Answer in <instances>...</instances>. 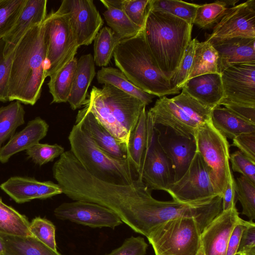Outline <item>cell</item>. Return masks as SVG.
I'll return each instance as SVG.
<instances>
[{
	"label": "cell",
	"mask_w": 255,
	"mask_h": 255,
	"mask_svg": "<svg viewBox=\"0 0 255 255\" xmlns=\"http://www.w3.org/2000/svg\"><path fill=\"white\" fill-rule=\"evenodd\" d=\"M44 25L31 27L13 51L8 82L9 101L33 106L40 97L46 76Z\"/></svg>",
	"instance_id": "1"
},
{
	"label": "cell",
	"mask_w": 255,
	"mask_h": 255,
	"mask_svg": "<svg viewBox=\"0 0 255 255\" xmlns=\"http://www.w3.org/2000/svg\"><path fill=\"white\" fill-rule=\"evenodd\" d=\"M192 27L193 24L183 19L149 6L143 29L145 40L159 68L168 80L177 71L191 40Z\"/></svg>",
	"instance_id": "2"
},
{
	"label": "cell",
	"mask_w": 255,
	"mask_h": 255,
	"mask_svg": "<svg viewBox=\"0 0 255 255\" xmlns=\"http://www.w3.org/2000/svg\"><path fill=\"white\" fill-rule=\"evenodd\" d=\"M84 107L114 136L128 146L145 104L138 99L108 84L102 88L94 86Z\"/></svg>",
	"instance_id": "3"
},
{
	"label": "cell",
	"mask_w": 255,
	"mask_h": 255,
	"mask_svg": "<svg viewBox=\"0 0 255 255\" xmlns=\"http://www.w3.org/2000/svg\"><path fill=\"white\" fill-rule=\"evenodd\" d=\"M115 63L134 86L159 98L179 94L159 68L145 40L143 31L121 40L113 54Z\"/></svg>",
	"instance_id": "4"
},
{
	"label": "cell",
	"mask_w": 255,
	"mask_h": 255,
	"mask_svg": "<svg viewBox=\"0 0 255 255\" xmlns=\"http://www.w3.org/2000/svg\"><path fill=\"white\" fill-rule=\"evenodd\" d=\"M68 139L70 150L75 158L96 178L108 183L128 185L136 178L133 176V173L136 174L128 158L118 159L100 148L81 123L75 122Z\"/></svg>",
	"instance_id": "5"
},
{
	"label": "cell",
	"mask_w": 255,
	"mask_h": 255,
	"mask_svg": "<svg viewBox=\"0 0 255 255\" xmlns=\"http://www.w3.org/2000/svg\"><path fill=\"white\" fill-rule=\"evenodd\" d=\"M173 98L158 99L147 112L153 126L168 127L177 133L193 137L200 126L211 120L212 109L189 95L183 89Z\"/></svg>",
	"instance_id": "6"
},
{
	"label": "cell",
	"mask_w": 255,
	"mask_h": 255,
	"mask_svg": "<svg viewBox=\"0 0 255 255\" xmlns=\"http://www.w3.org/2000/svg\"><path fill=\"white\" fill-rule=\"evenodd\" d=\"M202 231L193 217H178L159 224L146 237L155 255H196Z\"/></svg>",
	"instance_id": "7"
},
{
	"label": "cell",
	"mask_w": 255,
	"mask_h": 255,
	"mask_svg": "<svg viewBox=\"0 0 255 255\" xmlns=\"http://www.w3.org/2000/svg\"><path fill=\"white\" fill-rule=\"evenodd\" d=\"M43 23L46 76L50 77L75 57L79 46L67 13L52 11Z\"/></svg>",
	"instance_id": "8"
},
{
	"label": "cell",
	"mask_w": 255,
	"mask_h": 255,
	"mask_svg": "<svg viewBox=\"0 0 255 255\" xmlns=\"http://www.w3.org/2000/svg\"><path fill=\"white\" fill-rule=\"evenodd\" d=\"M172 200L194 203L222 195L211 168L197 150L184 175L173 182L166 191Z\"/></svg>",
	"instance_id": "9"
},
{
	"label": "cell",
	"mask_w": 255,
	"mask_h": 255,
	"mask_svg": "<svg viewBox=\"0 0 255 255\" xmlns=\"http://www.w3.org/2000/svg\"><path fill=\"white\" fill-rule=\"evenodd\" d=\"M194 137L197 150L212 169L222 195L234 176L230 166V145L227 138L215 128L211 120L198 128Z\"/></svg>",
	"instance_id": "10"
},
{
	"label": "cell",
	"mask_w": 255,
	"mask_h": 255,
	"mask_svg": "<svg viewBox=\"0 0 255 255\" xmlns=\"http://www.w3.org/2000/svg\"><path fill=\"white\" fill-rule=\"evenodd\" d=\"M147 142L137 177L151 190L166 192L174 182L171 162L161 149L150 119L147 116Z\"/></svg>",
	"instance_id": "11"
},
{
	"label": "cell",
	"mask_w": 255,
	"mask_h": 255,
	"mask_svg": "<svg viewBox=\"0 0 255 255\" xmlns=\"http://www.w3.org/2000/svg\"><path fill=\"white\" fill-rule=\"evenodd\" d=\"M221 76L224 97L219 106L255 108V63L234 65Z\"/></svg>",
	"instance_id": "12"
},
{
	"label": "cell",
	"mask_w": 255,
	"mask_h": 255,
	"mask_svg": "<svg viewBox=\"0 0 255 255\" xmlns=\"http://www.w3.org/2000/svg\"><path fill=\"white\" fill-rule=\"evenodd\" d=\"M54 214L59 220L93 228L107 227L114 229L123 224L118 216L108 208L80 200L61 204L54 209Z\"/></svg>",
	"instance_id": "13"
},
{
	"label": "cell",
	"mask_w": 255,
	"mask_h": 255,
	"mask_svg": "<svg viewBox=\"0 0 255 255\" xmlns=\"http://www.w3.org/2000/svg\"><path fill=\"white\" fill-rule=\"evenodd\" d=\"M57 10L68 14L79 47L91 44L104 24L93 0H64Z\"/></svg>",
	"instance_id": "14"
},
{
	"label": "cell",
	"mask_w": 255,
	"mask_h": 255,
	"mask_svg": "<svg viewBox=\"0 0 255 255\" xmlns=\"http://www.w3.org/2000/svg\"><path fill=\"white\" fill-rule=\"evenodd\" d=\"M207 40L233 38H255V0H249L228 8L207 35Z\"/></svg>",
	"instance_id": "15"
},
{
	"label": "cell",
	"mask_w": 255,
	"mask_h": 255,
	"mask_svg": "<svg viewBox=\"0 0 255 255\" xmlns=\"http://www.w3.org/2000/svg\"><path fill=\"white\" fill-rule=\"evenodd\" d=\"M153 128L157 140L171 162L176 182L184 175L197 151L195 137L181 135L160 125Z\"/></svg>",
	"instance_id": "16"
},
{
	"label": "cell",
	"mask_w": 255,
	"mask_h": 255,
	"mask_svg": "<svg viewBox=\"0 0 255 255\" xmlns=\"http://www.w3.org/2000/svg\"><path fill=\"white\" fill-rule=\"evenodd\" d=\"M240 219L236 206L222 211L204 228L201 243L205 255H226L230 237Z\"/></svg>",
	"instance_id": "17"
},
{
	"label": "cell",
	"mask_w": 255,
	"mask_h": 255,
	"mask_svg": "<svg viewBox=\"0 0 255 255\" xmlns=\"http://www.w3.org/2000/svg\"><path fill=\"white\" fill-rule=\"evenodd\" d=\"M46 0H27L14 25L3 38L4 54L11 55L25 33L32 27L42 24L47 16Z\"/></svg>",
	"instance_id": "18"
},
{
	"label": "cell",
	"mask_w": 255,
	"mask_h": 255,
	"mask_svg": "<svg viewBox=\"0 0 255 255\" xmlns=\"http://www.w3.org/2000/svg\"><path fill=\"white\" fill-rule=\"evenodd\" d=\"M218 54V72L235 64L255 63V38H233L209 41Z\"/></svg>",
	"instance_id": "19"
},
{
	"label": "cell",
	"mask_w": 255,
	"mask_h": 255,
	"mask_svg": "<svg viewBox=\"0 0 255 255\" xmlns=\"http://www.w3.org/2000/svg\"><path fill=\"white\" fill-rule=\"evenodd\" d=\"M76 123L81 124L100 148L118 159L128 158L126 144L118 140L101 125L86 107H84L78 112Z\"/></svg>",
	"instance_id": "20"
},
{
	"label": "cell",
	"mask_w": 255,
	"mask_h": 255,
	"mask_svg": "<svg viewBox=\"0 0 255 255\" xmlns=\"http://www.w3.org/2000/svg\"><path fill=\"white\" fill-rule=\"evenodd\" d=\"M182 89L203 106L213 109L219 106L224 97L220 73L197 76L186 81Z\"/></svg>",
	"instance_id": "21"
},
{
	"label": "cell",
	"mask_w": 255,
	"mask_h": 255,
	"mask_svg": "<svg viewBox=\"0 0 255 255\" xmlns=\"http://www.w3.org/2000/svg\"><path fill=\"white\" fill-rule=\"evenodd\" d=\"M49 126L40 117L29 121L20 131L14 134L0 149V162L5 163L14 154L26 150L39 143L47 134Z\"/></svg>",
	"instance_id": "22"
},
{
	"label": "cell",
	"mask_w": 255,
	"mask_h": 255,
	"mask_svg": "<svg viewBox=\"0 0 255 255\" xmlns=\"http://www.w3.org/2000/svg\"><path fill=\"white\" fill-rule=\"evenodd\" d=\"M93 56L83 55L77 60V70L68 102L73 110L84 106L88 96V90L95 74Z\"/></svg>",
	"instance_id": "23"
},
{
	"label": "cell",
	"mask_w": 255,
	"mask_h": 255,
	"mask_svg": "<svg viewBox=\"0 0 255 255\" xmlns=\"http://www.w3.org/2000/svg\"><path fill=\"white\" fill-rule=\"evenodd\" d=\"M211 121L215 128L226 138L233 139L240 134L255 132V124L221 106L212 109Z\"/></svg>",
	"instance_id": "24"
},
{
	"label": "cell",
	"mask_w": 255,
	"mask_h": 255,
	"mask_svg": "<svg viewBox=\"0 0 255 255\" xmlns=\"http://www.w3.org/2000/svg\"><path fill=\"white\" fill-rule=\"evenodd\" d=\"M146 106L139 116L137 123L129 135L128 144V157L138 176L147 142V123Z\"/></svg>",
	"instance_id": "25"
},
{
	"label": "cell",
	"mask_w": 255,
	"mask_h": 255,
	"mask_svg": "<svg viewBox=\"0 0 255 255\" xmlns=\"http://www.w3.org/2000/svg\"><path fill=\"white\" fill-rule=\"evenodd\" d=\"M99 84L111 85L125 93L141 101L145 106L152 102L155 97L134 86L118 68L112 67H102L97 73Z\"/></svg>",
	"instance_id": "26"
},
{
	"label": "cell",
	"mask_w": 255,
	"mask_h": 255,
	"mask_svg": "<svg viewBox=\"0 0 255 255\" xmlns=\"http://www.w3.org/2000/svg\"><path fill=\"white\" fill-rule=\"evenodd\" d=\"M0 236L4 243V255H62L32 236Z\"/></svg>",
	"instance_id": "27"
},
{
	"label": "cell",
	"mask_w": 255,
	"mask_h": 255,
	"mask_svg": "<svg viewBox=\"0 0 255 255\" xmlns=\"http://www.w3.org/2000/svg\"><path fill=\"white\" fill-rule=\"evenodd\" d=\"M77 59L75 57L61 69L50 77L48 83L52 103L68 102L77 70Z\"/></svg>",
	"instance_id": "28"
},
{
	"label": "cell",
	"mask_w": 255,
	"mask_h": 255,
	"mask_svg": "<svg viewBox=\"0 0 255 255\" xmlns=\"http://www.w3.org/2000/svg\"><path fill=\"white\" fill-rule=\"evenodd\" d=\"M218 54L211 43L196 39L194 54L187 80L194 77L209 73H219Z\"/></svg>",
	"instance_id": "29"
},
{
	"label": "cell",
	"mask_w": 255,
	"mask_h": 255,
	"mask_svg": "<svg viewBox=\"0 0 255 255\" xmlns=\"http://www.w3.org/2000/svg\"><path fill=\"white\" fill-rule=\"evenodd\" d=\"M100 1L106 8L103 15L107 24L121 41L136 36L142 30L127 16L122 7H115Z\"/></svg>",
	"instance_id": "30"
},
{
	"label": "cell",
	"mask_w": 255,
	"mask_h": 255,
	"mask_svg": "<svg viewBox=\"0 0 255 255\" xmlns=\"http://www.w3.org/2000/svg\"><path fill=\"white\" fill-rule=\"evenodd\" d=\"M27 218L12 207L5 204L0 197V234L32 236Z\"/></svg>",
	"instance_id": "31"
},
{
	"label": "cell",
	"mask_w": 255,
	"mask_h": 255,
	"mask_svg": "<svg viewBox=\"0 0 255 255\" xmlns=\"http://www.w3.org/2000/svg\"><path fill=\"white\" fill-rule=\"evenodd\" d=\"M40 182L34 178L13 176L1 183L0 188L15 202L21 204L35 199Z\"/></svg>",
	"instance_id": "32"
},
{
	"label": "cell",
	"mask_w": 255,
	"mask_h": 255,
	"mask_svg": "<svg viewBox=\"0 0 255 255\" xmlns=\"http://www.w3.org/2000/svg\"><path fill=\"white\" fill-rule=\"evenodd\" d=\"M24 108L18 101L0 107V149L16 129L24 124Z\"/></svg>",
	"instance_id": "33"
},
{
	"label": "cell",
	"mask_w": 255,
	"mask_h": 255,
	"mask_svg": "<svg viewBox=\"0 0 255 255\" xmlns=\"http://www.w3.org/2000/svg\"><path fill=\"white\" fill-rule=\"evenodd\" d=\"M94 41L95 64L99 67H106L111 61L115 49L121 41L107 26H104L99 30Z\"/></svg>",
	"instance_id": "34"
},
{
	"label": "cell",
	"mask_w": 255,
	"mask_h": 255,
	"mask_svg": "<svg viewBox=\"0 0 255 255\" xmlns=\"http://www.w3.org/2000/svg\"><path fill=\"white\" fill-rule=\"evenodd\" d=\"M199 5L178 0H149V3L150 9L169 13L191 24H193Z\"/></svg>",
	"instance_id": "35"
},
{
	"label": "cell",
	"mask_w": 255,
	"mask_h": 255,
	"mask_svg": "<svg viewBox=\"0 0 255 255\" xmlns=\"http://www.w3.org/2000/svg\"><path fill=\"white\" fill-rule=\"evenodd\" d=\"M229 5L227 1H216L199 5L195 15L193 24L201 28L211 27L218 23L226 13Z\"/></svg>",
	"instance_id": "36"
},
{
	"label": "cell",
	"mask_w": 255,
	"mask_h": 255,
	"mask_svg": "<svg viewBox=\"0 0 255 255\" xmlns=\"http://www.w3.org/2000/svg\"><path fill=\"white\" fill-rule=\"evenodd\" d=\"M236 196L242 207V214L250 220L255 219V183L241 175L236 178Z\"/></svg>",
	"instance_id": "37"
},
{
	"label": "cell",
	"mask_w": 255,
	"mask_h": 255,
	"mask_svg": "<svg viewBox=\"0 0 255 255\" xmlns=\"http://www.w3.org/2000/svg\"><path fill=\"white\" fill-rule=\"evenodd\" d=\"M27 0H0V39L11 29Z\"/></svg>",
	"instance_id": "38"
},
{
	"label": "cell",
	"mask_w": 255,
	"mask_h": 255,
	"mask_svg": "<svg viewBox=\"0 0 255 255\" xmlns=\"http://www.w3.org/2000/svg\"><path fill=\"white\" fill-rule=\"evenodd\" d=\"M32 237L54 251H57L55 239V227L47 219L36 217L29 224Z\"/></svg>",
	"instance_id": "39"
},
{
	"label": "cell",
	"mask_w": 255,
	"mask_h": 255,
	"mask_svg": "<svg viewBox=\"0 0 255 255\" xmlns=\"http://www.w3.org/2000/svg\"><path fill=\"white\" fill-rule=\"evenodd\" d=\"M64 152V148L59 144L39 142L27 149L26 154L35 164L42 166L52 161Z\"/></svg>",
	"instance_id": "40"
},
{
	"label": "cell",
	"mask_w": 255,
	"mask_h": 255,
	"mask_svg": "<svg viewBox=\"0 0 255 255\" xmlns=\"http://www.w3.org/2000/svg\"><path fill=\"white\" fill-rule=\"evenodd\" d=\"M196 39L194 38L190 41L177 71L169 80L172 90L180 92L187 80L193 62Z\"/></svg>",
	"instance_id": "41"
},
{
	"label": "cell",
	"mask_w": 255,
	"mask_h": 255,
	"mask_svg": "<svg viewBox=\"0 0 255 255\" xmlns=\"http://www.w3.org/2000/svg\"><path fill=\"white\" fill-rule=\"evenodd\" d=\"M149 0H123L122 8L129 19L143 29L149 10Z\"/></svg>",
	"instance_id": "42"
},
{
	"label": "cell",
	"mask_w": 255,
	"mask_h": 255,
	"mask_svg": "<svg viewBox=\"0 0 255 255\" xmlns=\"http://www.w3.org/2000/svg\"><path fill=\"white\" fill-rule=\"evenodd\" d=\"M5 43L0 39V102L5 103L8 100V90L13 53L5 57L4 54Z\"/></svg>",
	"instance_id": "43"
},
{
	"label": "cell",
	"mask_w": 255,
	"mask_h": 255,
	"mask_svg": "<svg viewBox=\"0 0 255 255\" xmlns=\"http://www.w3.org/2000/svg\"><path fill=\"white\" fill-rule=\"evenodd\" d=\"M232 169L239 172L255 183V162L252 161L239 150L230 155Z\"/></svg>",
	"instance_id": "44"
},
{
	"label": "cell",
	"mask_w": 255,
	"mask_h": 255,
	"mask_svg": "<svg viewBox=\"0 0 255 255\" xmlns=\"http://www.w3.org/2000/svg\"><path fill=\"white\" fill-rule=\"evenodd\" d=\"M148 247L141 236H131L125 240L121 246L104 255H145Z\"/></svg>",
	"instance_id": "45"
},
{
	"label": "cell",
	"mask_w": 255,
	"mask_h": 255,
	"mask_svg": "<svg viewBox=\"0 0 255 255\" xmlns=\"http://www.w3.org/2000/svg\"><path fill=\"white\" fill-rule=\"evenodd\" d=\"M232 140L231 145L237 147L243 154L255 162V132L240 134Z\"/></svg>",
	"instance_id": "46"
},
{
	"label": "cell",
	"mask_w": 255,
	"mask_h": 255,
	"mask_svg": "<svg viewBox=\"0 0 255 255\" xmlns=\"http://www.w3.org/2000/svg\"><path fill=\"white\" fill-rule=\"evenodd\" d=\"M255 249V224L251 220L243 230L237 254H242Z\"/></svg>",
	"instance_id": "47"
},
{
	"label": "cell",
	"mask_w": 255,
	"mask_h": 255,
	"mask_svg": "<svg viewBox=\"0 0 255 255\" xmlns=\"http://www.w3.org/2000/svg\"><path fill=\"white\" fill-rule=\"evenodd\" d=\"M248 221L241 218L234 227L228 242L226 255H235L239 245L241 235Z\"/></svg>",
	"instance_id": "48"
},
{
	"label": "cell",
	"mask_w": 255,
	"mask_h": 255,
	"mask_svg": "<svg viewBox=\"0 0 255 255\" xmlns=\"http://www.w3.org/2000/svg\"><path fill=\"white\" fill-rule=\"evenodd\" d=\"M63 193L61 187L50 181H40L35 199H44Z\"/></svg>",
	"instance_id": "49"
},
{
	"label": "cell",
	"mask_w": 255,
	"mask_h": 255,
	"mask_svg": "<svg viewBox=\"0 0 255 255\" xmlns=\"http://www.w3.org/2000/svg\"><path fill=\"white\" fill-rule=\"evenodd\" d=\"M237 201L236 180L233 176L222 194V211L236 207Z\"/></svg>",
	"instance_id": "50"
},
{
	"label": "cell",
	"mask_w": 255,
	"mask_h": 255,
	"mask_svg": "<svg viewBox=\"0 0 255 255\" xmlns=\"http://www.w3.org/2000/svg\"><path fill=\"white\" fill-rule=\"evenodd\" d=\"M4 246L3 241L0 236V255H4Z\"/></svg>",
	"instance_id": "51"
},
{
	"label": "cell",
	"mask_w": 255,
	"mask_h": 255,
	"mask_svg": "<svg viewBox=\"0 0 255 255\" xmlns=\"http://www.w3.org/2000/svg\"><path fill=\"white\" fill-rule=\"evenodd\" d=\"M239 254H241V255H255V249L248 251L245 253Z\"/></svg>",
	"instance_id": "52"
},
{
	"label": "cell",
	"mask_w": 255,
	"mask_h": 255,
	"mask_svg": "<svg viewBox=\"0 0 255 255\" xmlns=\"http://www.w3.org/2000/svg\"><path fill=\"white\" fill-rule=\"evenodd\" d=\"M196 255H205L204 252L203 251V249L202 247H201L199 250L198 251V253H197Z\"/></svg>",
	"instance_id": "53"
},
{
	"label": "cell",
	"mask_w": 255,
	"mask_h": 255,
	"mask_svg": "<svg viewBox=\"0 0 255 255\" xmlns=\"http://www.w3.org/2000/svg\"><path fill=\"white\" fill-rule=\"evenodd\" d=\"M235 255H241V254H236Z\"/></svg>",
	"instance_id": "54"
}]
</instances>
